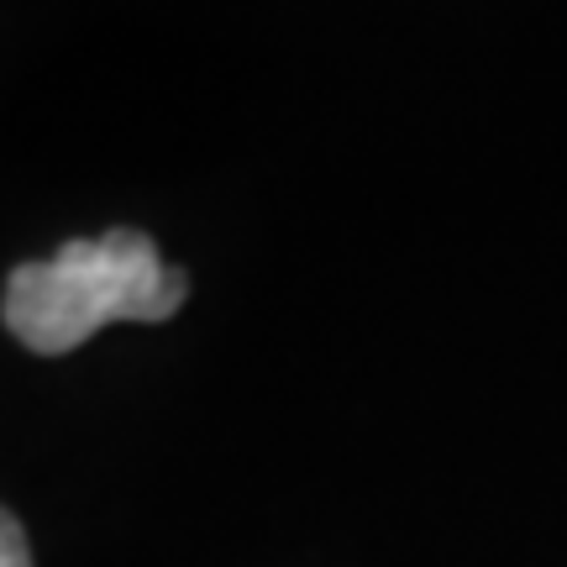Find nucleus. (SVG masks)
<instances>
[{
	"label": "nucleus",
	"instance_id": "2",
	"mask_svg": "<svg viewBox=\"0 0 567 567\" xmlns=\"http://www.w3.org/2000/svg\"><path fill=\"white\" fill-rule=\"evenodd\" d=\"M0 567H32V547H27L11 509H0Z\"/></svg>",
	"mask_w": 567,
	"mask_h": 567
},
{
	"label": "nucleus",
	"instance_id": "1",
	"mask_svg": "<svg viewBox=\"0 0 567 567\" xmlns=\"http://www.w3.org/2000/svg\"><path fill=\"white\" fill-rule=\"evenodd\" d=\"M189 295V279L158 258L132 226L63 243L42 264H21L6 284V326L21 347L59 358L84 347L111 321H168Z\"/></svg>",
	"mask_w": 567,
	"mask_h": 567
}]
</instances>
